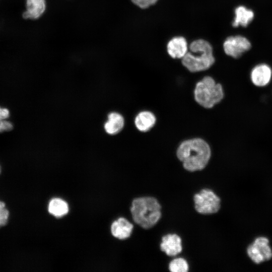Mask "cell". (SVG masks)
I'll use <instances>...</instances> for the list:
<instances>
[{
	"label": "cell",
	"mask_w": 272,
	"mask_h": 272,
	"mask_svg": "<svg viewBox=\"0 0 272 272\" xmlns=\"http://www.w3.org/2000/svg\"><path fill=\"white\" fill-rule=\"evenodd\" d=\"M9 216V212L5 207L0 210V227L7 224Z\"/></svg>",
	"instance_id": "20"
},
{
	"label": "cell",
	"mask_w": 272,
	"mask_h": 272,
	"mask_svg": "<svg viewBox=\"0 0 272 272\" xmlns=\"http://www.w3.org/2000/svg\"><path fill=\"white\" fill-rule=\"evenodd\" d=\"M49 212L56 217H61L69 211L67 203L63 200L55 198L51 199L48 205Z\"/></svg>",
	"instance_id": "16"
},
{
	"label": "cell",
	"mask_w": 272,
	"mask_h": 272,
	"mask_svg": "<svg viewBox=\"0 0 272 272\" xmlns=\"http://www.w3.org/2000/svg\"><path fill=\"white\" fill-rule=\"evenodd\" d=\"M167 52L173 58H182L188 52L186 39L181 36L171 39L167 44Z\"/></svg>",
	"instance_id": "10"
},
{
	"label": "cell",
	"mask_w": 272,
	"mask_h": 272,
	"mask_svg": "<svg viewBox=\"0 0 272 272\" xmlns=\"http://www.w3.org/2000/svg\"><path fill=\"white\" fill-rule=\"evenodd\" d=\"M187 52L182 58V63L192 73L206 71L214 63L212 45L203 39H197L191 43Z\"/></svg>",
	"instance_id": "2"
},
{
	"label": "cell",
	"mask_w": 272,
	"mask_h": 272,
	"mask_svg": "<svg viewBox=\"0 0 272 272\" xmlns=\"http://www.w3.org/2000/svg\"><path fill=\"white\" fill-rule=\"evenodd\" d=\"M45 0H26V11L23 13L26 19L39 18L45 10Z\"/></svg>",
	"instance_id": "14"
},
{
	"label": "cell",
	"mask_w": 272,
	"mask_h": 272,
	"mask_svg": "<svg viewBox=\"0 0 272 272\" xmlns=\"http://www.w3.org/2000/svg\"><path fill=\"white\" fill-rule=\"evenodd\" d=\"M247 253L251 260L257 264L269 260L272 257V250L269 240L263 236L256 238L248 246Z\"/></svg>",
	"instance_id": "6"
},
{
	"label": "cell",
	"mask_w": 272,
	"mask_h": 272,
	"mask_svg": "<svg viewBox=\"0 0 272 272\" xmlns=\"http://www.w3.org/2000/svg\"><path fill=\"white\" fill-rule=\"evenodd\" d=\"M10 115L9 110L0 106V120L7 119Z\"/></svg>",
	"instance_id": "21"
},
{
	"label": "cell",
	"mask_w": 272,
	"mask_h": 272,
	"mask_svg": "<svg viewBox=\"0 0 272 272\" xmlns=\"http://www.w3.org/2000/svg\"><path fill=\"white\" fill-rule=\"evenodd\" d=\"M176 155L185 170L190 172L199 171L209 163L211 149L204 140L190 139L181 143L177 149Z\"/></svg>",
	"instance_id": "1"
},
{
	"label": "cell",
	"mask_w": 272,
	"mask_h": 272,
	"mask_svg": "<svg viewBox=\"0 0 272 272\" xmlns=\"http://www.w3.org/2000/svg\"><path fill=\"white\" fill-rule=\"evenodd\" d=\"M132 2L142 9H146L154 5L158 0H131Z\"/></svg>",
	"instance_id": "18"
},
{
	"label": "cell",
	"mask_w": 272,
	"mask_h": 272,
	"mask_svg": "<svg viewBox=\"0 0 272 272\" xmlns=\"http://www.w3.org/2000/svg\"><path fill=\"white\" fill-rule=\"evenodd\" d=\"M156 122L155 114L150 111L140 112L135 117L134 124L141 132H147L152 128Z\"/></svg>",
	"instance_id": "11"
},
{
	"label": "cell",
	"mask_w": 272,
	"mask_h": 272,
	"mask_svg": "<svg viewBox=\"0 0 272 272\" xmlns=\"http://www.w3.org/2000/svg\"><path fill=\"white\" fill-rule=\"evenodd\" d=\"M0 173H1V168H0Z\"/></svg>",
	"instance_id": "23"
},
{
	"label": "cell",
	"mask_w": 272,
	"mask_h": 272,
	"mask_svg": "<svg viewBox=\"0 0 272 272\" xmlns=\"http://www.w3.org/2000/svg\"><path fill=\"white\" fill-rule=\"evenodd\" d=\"M5 207L4 202L0 201V210Z\"/></svg>",
	"instance_id": "22"
},
{
	"label": "cell",
	"mask_w": 272,
	"mask_h": 272,
	"mask_svg": "<svg viewBox=\"0 0 272 272\" xmlns=\"http://www.w3.org/2000/svg\"><path fill=\"white\" fill-rule=\"evenodd\" d=\"M169 269L172 272H187L188 270V265L184 258H177L169 263Z\"/></svg>",
	"instance_id": "17"
},
{
	"label": "cell",
	"mask_w": 272,
	"mask_h": 272,
	"mask_svg": "<svg viewBox=\"0 0 272 272\" xmlns=\"http://www.w3.org/2000/svg\"><path fill=\"white\" fill-rule=\"evenodd\" d=\"M124 119L123 116L116 112L108 114L107 120L104 124L105 132L110 135H115L119 133L123 128Z\"/></svg>",
	"instance_id": "12"
},
{
	"label": "cell",
	"mask_w": 272,
	"mask_h": 272,
	"mask_svg": "<svg viewBox=\"0 0 272 272\" xmlns=\"http://www.w3.org/2000/svg\"><path fill=\"white\" fill-rule=\"evenodd\" d=\"M13 123L7 119L0 120V132L10 131L13 129Z\"/></svg>",
	"instance_id": "19"
},
{
	"label": "cell",
	"mask_w": 272,
	"mask_h": 272,
	"mask_svg": "<svg viewBox=\"0 0 272 272\" xmlns=\"http://www.w3.org/2000/svg\"><path fill=\"white\" fill-rule=\"evenodd\" d=\"M161 207L153 197L145 196L134 199L130 208L133 221L141 227H153L161 217Z\"/></svg>",
	"instance_id": "3"
},
{
	"label": "cell",
	"mask_w": 272,
	"mask_h": 272,
	"mask_svg": "<svg viewBox=\"0 0 272 272\" xmlns=\"http://www.w3.org/2000/svg\"><path fill=\"white\" fill-rule=\"evenodd\" d=\"M250 47L251 44L249 41L246 38L240 35L229 37L223 44L225 53L235 58L241 56Z\"/></svg>",
	"instance_id": "7"
},
{
	"label": "cell",
	"mask_w": 272,
	"mask_h": 272,
	"mask_svg": "<svg viewBox=\"0 0 272 272\" xmlns=\"http://www.w3.org/2000/svg\"><path fill=\"white\" fill-rule=\"evenodd\" d=\"M196 211L201 214H212L217 213L220 209V197L212 190L201 189L193 197Z\"/></svg>",
	"instance_id": "5"
},
{
	"label": "cell",
	"mask_w": 272,
	"mask_h": 272,
	"mask_svg": "<svg viewBox=\"0 0 272 272\" xmlns=\"http://www.w3.org/2000/svg\"><path fill=\"white\" fill-rule=\"evenodd\" d=\"M193 94L195 101L207 109L220 103L224 96L222 86L210 76L203 77L196 83Z\"/></svg>",
	"instance_id": "4"
},
{
	"label": "cell",
	"mask_w": 272,
	"mask_h": 272,
	"mask_svg": "<svg viewBox=\"0 0 272 272\" xmlns=\"http://www.w3.org/2000/svg\"><path fill=\"white\" fill-rule=\"evenodd\" d=\"M133 227L132 224L126 219L120 218L112 224L111 231L114 237L124 239L130 236Z\"/></svg>",
	"instance_id": "13"
},
{
	"label": "cell",
	"mask_w": 272,
	"mask_h": 272,
	"mask_svg": "<svg viewBox=\"0 0 272 272\" xmlns=\"http://www.w3.org/2000/svg\"><path fill=\"white\" fill-rule=\"evenodd\" d=\"M160 248L169 256H176L182 251L181 239L177 234H168L162 237Z\"/></svg>",
	"instance_id": "9"
},
{
	"label": "cell",
	"mask_w": 272,
	"mask_h": 272,
	"mask_svg": "<svg viewBox=\"0 0 272 272\" xmlns=\"http://www.w3.org/2000/svg\"><path fill=\"white\" fill-rule=\"evenodd\" d=\"M235 17L233 22V26L235 27L239 25L247 26L254 17L253 12L244 6L238 7L235 10Z\"/></svg>",
	"instance_id": "15"
},
{
	"label": "cell",
	"mask_w": 272,
	"mask_h": 272,
	"mask_svg": "<svg viewBox=\"0 0 272 272\" xmlns=\"http://www.w3.org/2000/svg\"><path fill=\"white\" fill-rule=\"evenodd\" d=\"M272 70L269 66L261 63L255 66L251 71L250 79L255 86L264 87L270 82Z\"/></svg>",
	"instance_id": "8"
}]
</instances>
